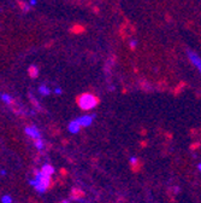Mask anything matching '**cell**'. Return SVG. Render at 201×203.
I'll return each mask as SVG.
<instances>
[{"label":"cell","mask_w":201,"mask_h":203,"mask_svg":"<svg viewBox=\"0 0 201 203\" xmlns=\"http://www.w3.org/2000/svg\"><path fill=\"white\" fill-rule=\"evenodd\" d=\"M100 103V99L92 93H82L77 97V104L82 110H90Z\"/></svg>","instance_id":"obj_1"},{"label":"cell","mask_w":201,"mask_h":203,"mask_svg":"<svg viewBox=\"0 0 201 203\" xmlns=\"http://www.w3.org/2000/svg\"><path fill=\"white\" fill-rule=\"evenodd\" d=\"M129 162H130V168H131V170H133L134 173H137V172L141 170V168H142V162H141L137 157H131Z\"/></svg>","instance_id":"obj_2"},{"label":"cell","mask_w":201,"mask_h":203,"mask_svg":"<svg viewBox=\"0 0 201 203\" xmlns=\"http://www.w3.org/2000/svg\"><path fill=\"white\" fill-rule=\"evenodd\" d=\"M188 56H189V59H190L191 64H193L194 67H196V68L200 70V68H201V63H200V58H199V56H197L196 53L191 52V51H189V52H188Z\"/></svg>","instance_id":"obj_3"},{"label":"cell","mask_w":201,"mask_h":203,"mask_svg":"<svg viewBox=\"0 0 201 203\" xmlns=\"http://www.w3.org/2000/svg\"><path fill=\"white\" fill-rule=\"evenodd\" d=\"M84 191H82L81 189H77V187H74L72 190H71V195H70V197L72 198V199H81V198H83L84 197Z\"/></svg>","instance_id":"obj_4"},{"label":"cell","mask_w":201,"mask_h":203,"mask_svg":"<svg viewBox=\"0 0 201 203\" xmlns=\"http://www.w3.org/2000/svg\"><path fill=\"white\" fill-rule=\"evenodd\" d=\"M80 130H81V125L77 120H74L69 123V131L71 133H77V132H80Z\"/></svg>","instance_id":"obj_5"},{"label":"cell","mask_w":201,"mask_h":203,"mask_svg":"<svg viewBox=\"0 0 201 203\" xmlns=\"http://www.w3.org/2000/svg\"><path fill=\"white\" fill-rule=\"evenodd\" d=\"M93 119H94V115H90V116H83V117H80V119H77V121L80 122L81 126H89V125L92 123Z\"/></svg>","instance_id":"obj_6"},{"label":"cell","mask_w":201,"mask_h":203,"mask_svg":"<svg viewBox=\"0 0 201 203\" xmlns=\"http://www.w3.org/2000/svg\"><path fill=\"white\" fill-rule=\"evenodd\" d=\"M26 133H27L29 137H32L33 139L40 137V132L36 130V127H27V128H26Z\"/></svg>","instance_id":"obj_7"},{"label":"cell","mask_w":201,"mask_h":203,"mask_svg":"<svg viewBox=\"0 0 201 203\" xmlns=\"http://www.w3.org/2000/svg\"><path fill=\"white\" fill-rule=\"evenodd\" d=\"M84 30H86V28L83 26H81V24H75L70 29V32L74 33V34H82V33H84Z\"/></svg>","instance_id":"obj_8"},{"label":"cell","mask_w":201,"mask_h":203,"mask_svg":"<svg viewBox=\"0 0 201 203\" xmlns=\"http://www.w3.org/2000/svg\"><path fill=\"white\" fill-rule=\"evenodd\" d=\"M28 74H29V76H30V77L36 79V77L39 76V69H38V67H35V65H30V67H29V69H28Z\"/></svg>","instance_id":"obj_9"},{"label":"cell","mask_w":201,"mask_h":203,"mask_svg":"<svg viewBox=\"0 0 201 203\" xmlns=\"http://www.w3.org/2000/svg\"><path fill=\"white\" fill-rule=\"evenodd\" d=\"M0 97H2V99L5 102V103L8 104V105H14L15 104V100H14V98H11L9 94H5V93H3V94H0Z\"/></svg>","instance_id":"obj_10"},{"label":"cell","mask_w":201,"mask_h":203,"mask_svg":"<svg viewBox=\"0 0 201 203\" xmlns=\"http://www.w3.org/2000/svg\"><path fill=\"white\" fill-rule=\"evenodd\" d=\"M40 172L46 173V174H50V175H53V173H54V168H53V166H51V164H45V166L41 168V170H40Z\"/></svg>","instance_id":"obj_11"},{"label":"cell","mask_w":201,"mask_h":203,"mask_svg":"<svg viewBox=\"0 0 201 203\" xmlns=\"http://www.w3.org/2000/svg\"><path fill=\"white\" fill-rule=\"evenodd\" d=\"M17 4L21 8V10L24 11V12H28L30 10V6L28 4H26V2H23V0H17Z\"/></svg>","instance_id":"obj_12"},{"label":"cell","mask_w":201,"mask_h":203,"mask_svg":"<svg viewBox=\"0 0 201 203\" xmlns=\"http://www.w3.org/2000/svg\"><path fill=\"white\" fill-rule=\"evenodd\" d=\"M34 144H35V146H36L38 149H42V148H44V142H42L41 137L34 138Z\"/></svg>","instance_id":"obj_13"},{"label":"cell","mask_w":201,"mask_h":203,"mask_svg":"<svg viewBox=\"0 0 201 203\" xmlns=\"http://www.w3.org/2000/svg\"><path fill=\"white\" fill-rule=\"evenodd\" d=\"M39 92H40L41 94H44V95H48V94L51 93V91H50L45 85H42V86L39 87Z\"/></svg>","instance_id":"obj_14"},{"label":"cell","mask_w":201,"mask_h":203,"mask_svg":"<svg viewBox=\"0 0 201 203\" xmlns=\"http://www.w3.org/2000/svg\"><path fill=\"white\" fill-rule=\"evenodd\" d=\"M30 102H32V103L34 104V107H35L36 109H39V110H41V107H40V104L38 103V100L35 99V97H34L33 94H30Z\"/></svg>","instance_id":"obj_15"},{"label":"cell","mask_w":201,"mask_h":203,"mask_svg":"<svg viewBox=\"0 0 201 203\" xmlns=\"http://www.w3.org/2000/svg\"><path fill=\"white\" fill-rule=\"evenodd\" d=\"M2 201H3V203H12V198L10 196H3Z\"/></svg>","instance_id":"obj_16"},{"label":"cell","mask_w":201,"mask_h":203,"mask_svg":"<svg viewBox=\"0 0 201 203\" xmlns=\"http://www.w3.org/2000/svg\"><path fill=\"white\" fill-rule=\"evenodd\" d=\"M136 45H137V42H136V41H134V40H131V41L129 42V46H130V48H131V50H135V48H136Z\"/></svg>","instance_id":"obj_17"},{"label":"cell","mask_w":201,"mask_h":203,"mask_svg":"<svg viewBox=\"0 0 201 203\" xmlns=\"http://www.w3.org/2000/svg\"><path fill=\"white\" fill-rule=\"evenodd\" d=\"M199 146H200V143H195V144H191V146H190V150H195V149H199Z\"/></svg>","instance_id":"obj_18"},{"label":"cell","mask_w":201,"mask_h":203,"mask_svg":"<svg viewBox=\"0 0 201 203\" xmlns=\"http://www.w3.org/2000/svg\"><path fill=\"white\" fill-rule=\"evenodd\" d=\"M60 174H62V176H66L68 175V170L65 168H60Z\"/></svg>","instance_id":"obj_19"},{"label":"cell","mask_w":201,"mask_h":203,"mask_svg":"<svg viewBox=\"0 0 201 203\" xmlns=\"http://www.w3.org/2000/svg\"><path fill=\"white\" fill-rule=\"evenodd\" d=\"M146 145H147V142H141V146H142V148H145Z\"/></svg>","instance_id":"obj_20"},{"label":"cell","mask_w":201,"mask_h":203,"mask_svg":"<svg viewBox=\"0 0 201 203\" xmlns=\"http://www.w3.org/2000/svg\"><path fill=\"white\" fill-rule=\"evenodd\" d=\"M36 4V0H30V5H35Z\"/></svg>","instance_id":"obj_21"},{"label":"cell","mask_w":201,"mask_h":203,"mask_svg":"<svg viewBox=\"0 0 201 203\" xmlns=\"http://www.w3.org/2000/svg\"><path fill=\"white\" fill-rule=\"evenodd\" d=\"M63 203H69V201H63Z\"/></svg>","instance_id":"obj_22"}]
</instances>
